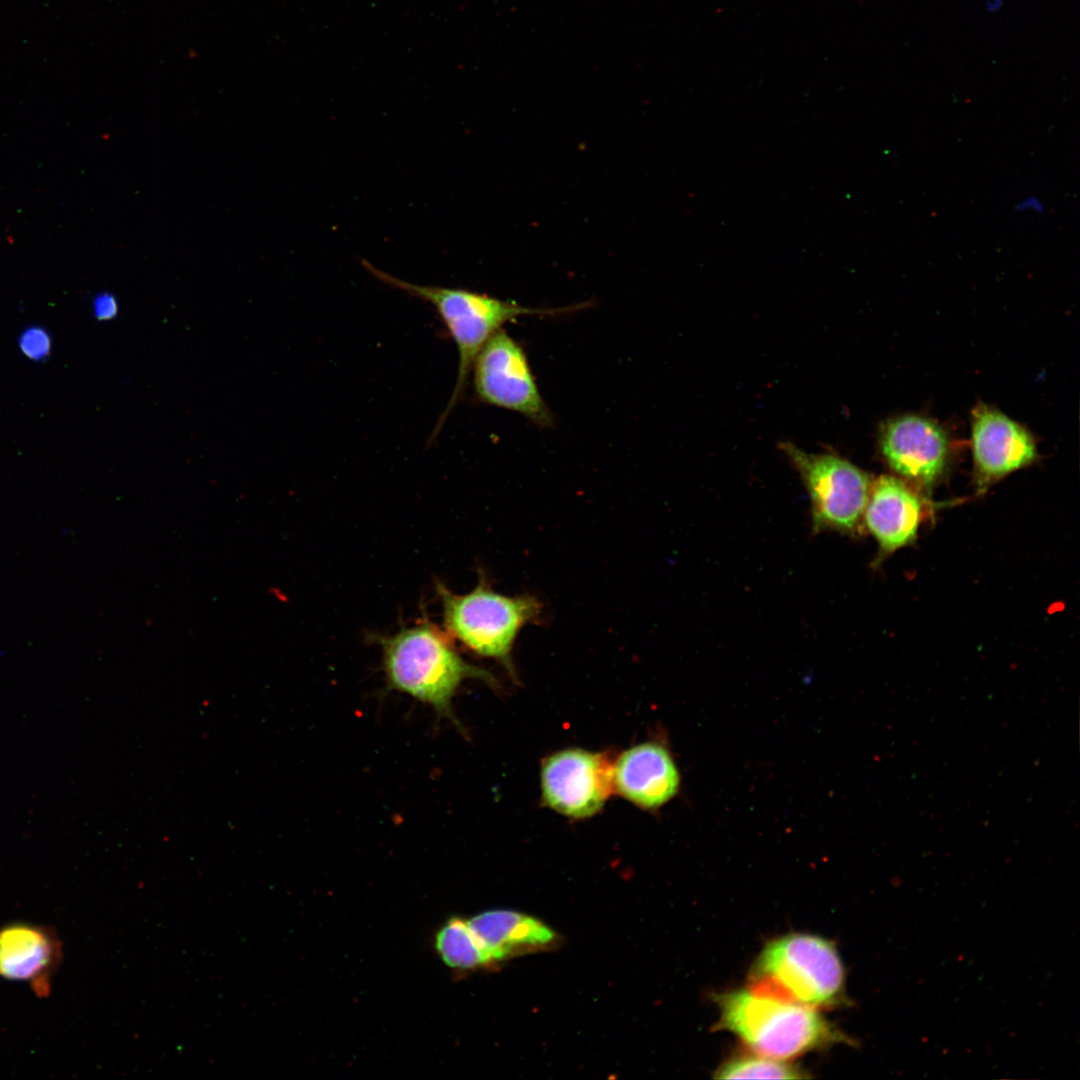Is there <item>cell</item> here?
I'll list each match as a JSON object with an SVG mask.
<instances>
[{
  "mask_svg": "<svg viewBox=\"0 0 1080 1080\" xmlns=\"http://www.w3.org/2000/svg\"><path fill=\"white\" fill-rule=\"evenodd\" d=\"M62 958V943L50 927L20 922L0 928V978L28 984L38 998L49 996Z\"/></svg>",
  "mask_w": 1080,
  "mask_h": 1080,
  "instance_id": "obj_11",
  "label": "cell"
},
{
  "mask_svg": "<svg viewBox=\"0 0 1080 1080\" xmlns=\"http://www.w3.org/2000/svg\"><path fill=\"white\" fill-rule=\"evenodd\" d=\"M949 448L944 429L919 415L890 419L880 433V450L890 468L924 486L931 485L943 473Z\"/></svg>",
  "mask_w": 1080,
  "mask_h": 1080,
  "instance_id": "obj_9",
  "label": "cell"
},
{
  "mask_svg": "<svg viewBox=\"0 0 1080 1080\" xmlns=\"http://www.w3.org/2000/svg\"><path fill=\"white\" fill-rule=\"evenodd\" d=\"M467 923L490 962L544 947L555 939L553 930L543 922L510 910L486 911Z\"/></svg>",
  "mask_w": 1080,
  "mask_h": 1080,
  "instance_id": "obj_14",
  "label": "cell"
},
{
  "mask_svg": "<svg viewBox=\"0 0 1080 1080\" xmlns=\"http://www.w3.org/2000/svg\"><path fill=\"white\" fill-rule=\"evenodd\" d=\"M1003 0H986L985 8L990 13H995L1002 7Z\"/></svg>",
  "mask_w": 1080,
  "mask_h": 1080,
  "instance_id": "obj_20",
  "label": "cell"
},
{
  "mask_svg": "<svg viewBox=\"0 0 1080 1080\" xmlns=\"http://www.w3.org/2000/svg\"><path fill=\"white\" fill-rule=\"evenodd\" d=\"M971 445L978 483L985 487L1030 465L1037 447L1030 432L998 409L979 403L971 414Z\"/></svg>",
  "mask_w": 1080,
  "mask_h": 1080,
  "instance_id": "obj_10",
  "label": "cell"
},
{
  "mask_svg": "<svg viewBox=\"0 0 1080 1080\" xmlns=\"http://www.w3.org/2000/svg\"><path fill=\"white\" fill-rule=\"evenodd\" d=\"M749 989L812 1008L831 1006L845 1001V971L833 943L793 933L763 948L753 964Z\"/></svg>",
  "mask_w": 1080,
  "mask_h": 1080,
  "instance_id": "obj_4",
  "label": "cell"
},
{
  "mask_svg": "<svg viewBox=\"0 0 1080 1080\" xmlns=\"http://www.w3.org/2000/svg\"><path fill=\"white\" fill-rule=\"evenodd\" d=\"M714 1077L718 1079H803L808 1076L805 1071L788 1060L757 1054V1056L739 1055L729 1059L719 1067Z\"/></svg>",
  "mask_w": 1080,
  "mask_h": 1080,
  "instance_id": "obj_16",
  "label": "cell"
},
{
  "mask_svg": "<svg viewBox=\"0 0 1080 1080\" xmlns=\"http://www.w3.org/2000/svg\"><path fill=\"white\" fill-rule=\"evenodd\" d=\"M364 268L388 286L433 306L448 330L458 352L457 379L449 402L432 432L434 439L451 411L463 397L474 361L486 342L503 325L523 316H557L585 308L584 304L561 308H533L513 301L461 288L420 285L406 282L361 260Z\"/></svg>",
  "mask_w": 1080,
  "mask_h": 1080,
  "instance_id": "obj_2",
  "label": "cell"
},
{
  "mask_svg": "<svg viewBox=\"0 0 1080 1080\" xmlns=\"http://www.w3.org/2000/svg\"><path fill=\"white\" fill-rule=\"evenodd\" d=\"M921 515L922 502L906 483L891 475L872 482L863 519L882 554L912 542Z\"/></svg>",
  "mask_w": 1080,
  "mask_h": 1080,
  "instance_id": "obj_13",
  "label": "cell"
},
{
  "mask_svg": "<svg viewBox=\"0 0 1080 1080\" xmlns=\"http://www.w3.org/2000/svg\"><path fill=\"white\" fill-rule=\"evenodd\" d=\"M680 784L670 751L656 742L628 748L613 764L614 790L642 809L661 808L677 795Z\"/></svg>",
  "mask_w": 1080,
  "mask_h": 1080,
  "instance_id": "obj_12",
  "label": "cell"
},
{
  "mask_svg": "<svg viewBox=\"0 0 1080 1080\" xmlns=\"http://www.w3.org/2000/svg\"><path fill=\"white\" fill-rule=\"evenodd\" d=\"M18 347L25 358L42 362L51 354L52 338L49 331L39 325L23 329L18 337Z\"/></svg>",
  "mask_w": 1080,
  "mask_h": 1080,
  "instance_id": "obj_17",
  "label": "cell"
},
{
  "mask_svg": "<svg viewBox=\"0 0 1080 1080\" xmlns=\"http://www.w3.org/2000/svg\"><path fill=\"white\" fill-rule=\"evenodd\" d=\"M379 640L388 688L430 706L458 727L452 701L461 685L478 679L497 687L489 671L466 661L452 637L427 619Z\"/></svg>",
  "mask_w": 1080,
  "mask_h": 1080,
  "instance_id": "obj_1",
  "label": "cell"
},
{
  "mask_svg": "<svg viewBox=\"0 0 1080 1080\" xmlns=\"http://www.w3.org/2000/svg\"><path fill=\"white\" fill-rule=\"evenodd\" d=\"M92 313L98 321L105 322L115 319L119 313L117 297L107 291L97 293L92 299Z\"/></svg>",
  "mask_w": 1080,
  "mask_h": 1080,
  "instance_id": "obj_18",
  "label": "cell"
},
{
  "mask_svg": "<svg viewBox=\"0 0 1080 1080\" xmlns=\"http://www.w3.org/2000/svg\"><path fill=\"white\" fill-rule=\"evenodd\" d=\"M435 947L451 968L472 970L491 963L463 919H450L437 933Z\"/></svg>",
  "mask_w": 1080,
  "mask_h": 1080,
  "instance_id": "obj_15",
  "label": "cell"
},
{
  "mask_svg": "<svg viewBox=\"0 0 1080 1080\" xmlns=\"http://www.w3.org/2000/svg\"><path fill=\"white\" fill-rule=\"evenodd\" d=\"M719 1027L734 1033L756 1054L789 1060L817 1048L851 1040L815 1008L757 994L750 989L717 999Z\"/></svg>",
  "mask_w": 1080,
  "mask_h": 1080,
  "instance_id": "obj_3",
  "label": "cell"
},
{
  "mask_svg": "<svg viewBox=\"0 0 1080 1080\" xmlns=\"http://www.w3.org/2000/svg\"><path fill=\"white\" fill-rule=\"evenodd\" d=\"M781 449L808 491L814 533H857L871 489L869 476L837 455L807 453L787 442L781 444Z\"/></svg>",
  "mask_w": 1080,
  "mask_h": 1080,
  "instance_id": "obj_6",
  "label": "cell"
},
{
  "mask_svg": "<svg viewBox=\"0 0 1080 1080\" xmlns=\"http://www.w3.org/2000/svg\"><path fill=\"white\" fill-rule=\"evenodd\" d=\"M471 371L480 402L516 412L543 428L553 425L523 347L503 328L482 347Z\"/></svg>",
  "mask_w": 1080,
  "mask_h": 1080,
  "instance_id": "obj_7",
  "label": "cell"
},
{
  "mask_svg": "<svg viewBox=\"0 0 1080 1080\" xmlns=\"http://www.w3.org/2000/svg\"><path fill=\"white\" fill-rule=\"evenodd\" d=\"M540 783L546 806L569 818H589L604 807L614 791L613 764L603 753L561 750L543 761Z\"/></svg>",
  "mask_w": 1080,
  "mask_h": 1080,
  "instance_id": "obj_8",
  "label": "cell"
},
{
  "mask_svg": "<svg viewBox=\"0 0 1080 1080\" xmlns=\"http://www.w3.org/2000/svg\"><path fill=\"white\" fill-rule=\"evenodd\" d=\"M444 630L473 653L501 663L514 674L512 651L520 631L541 615L540 601L531 595L507 596L494 591L481 577L465 594H455L441 583Z\"/></svg>",
  "mask_w": 1080,
  "mask_h": 1080,
  "instance_id": "obj_5",
  "label": "cell"
},
{
  "mask_svg": "<svg viewBox=\"0 0 1080 1080\" xmlns=\"http://www.w3.org/2000/svg\"><path fill=\"white\" fill-rule=\"evenodd\" d=\"M1014 209L1019 213L1043 214L1045 203L1039 196L1028 194L1016 202Z\"/></svg>",
  "mask_w": 1080,
  "mask_h": 1080,
  "instance_id": "obj_19",
  "label": "cell"
}]
</instances>
